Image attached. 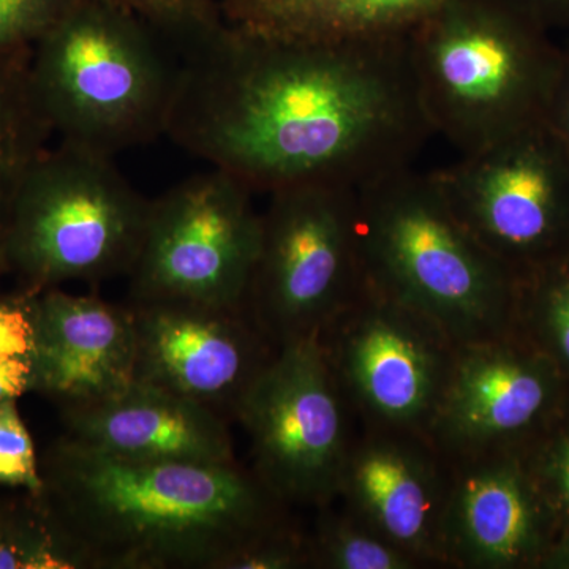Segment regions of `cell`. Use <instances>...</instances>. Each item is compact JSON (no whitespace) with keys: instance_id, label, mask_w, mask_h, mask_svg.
Masks as SVG:
<instances>
[{"instance_id":"obj_1","label":"cell","mask_w":569,"mask_h":569,"mask_svg":"<svg viewBox=\"0 0 569 569\" xmlns=\"http://www.w3.org/2000/svg\"><path fill=\"white\" fill-rule=\"evenodd\" d=\"M407 37L283 40L224 21L179 56L167 134L254 194L362 189L411 167L436 134Z\"/></svg>"},{"instance_id":"obj_2","label":"cell","mask_w":569,"mask_h":569,"mask_svg":"<svg viewBox=\"0 0 569 569\" xmlns=\"http://www.w3.org/2000/svg\"><path fill=\"white\" fill-rule=\"evenodd\" d=\"M41 493L84 568L227 569L290 518V508L238 460L123 459L73 438L52 452Z\"/></svg>"},{"instance_id":"obj_3","label":"cell","mask_w":569,"mask_h":569,"mask_svg":"<svg viewBox=\"0 0 569 569\" xmlns=\"http://www.w3.org/2000/svg\"><path fill=\"white\" fill-rule=\"evenodd\" d=\"M367 282L456 343L515 331L520 277L452 211L436 176L407 167L358 190Z\"/></svg>"},{"instance_id":"obj_4","label":"cell","mask_w":569,"mask_h":569,"mask_svg":"<svg viewBox=\"0 0 569 569\" xmlns=\"http://www.w3.org/2000/svg\"><path fill=\"white\" fill-rule=\"evenodd\" d=\"M170 44L116 3L71 0L29 61L52 132L108 157L167 134L181 70Z\"/></svg>"},{"instance_id":"obj_5","label":"cell","mask_w":569,"mask_h":569,"mask_svg":"<svg viewBox=\"0 0 569 569\" xmlns=\"http://www.w3.org/2000/svg\"><path fill=\"white\" fill-rule=\"evenodd\" d=\"M433 133L460 156L545 121L563 48L496 0H445L407 37Z\"/></svg>"},{"instance_id":"obj_6","label":"cell","mask_w":569,"mask_h":569,"mask_svg":"<svg viewBox=\"0 0 569 569\" xmlns=\"http://www.w3.org/2000/svg\"><path fill=\"white\" fill-rule=\"evenodd\" d=\"M151 201L112 157L61 141L22 174L7 220L3 257L33 293L66 282L130 274Z\"/></svg>"},{"instance_id":"obj_7","label":"cell","mask_w":569,"mask_h":569,"mask_svg":"<svg viewBox=\"0 0 569 569\" xmlns=\"http://www.w3.org/2000/svg\"><path fill=\"white\" fill-rule=\"evenodd\" d=\"M244 307L272 346L313 337L366 283L358 190L307 183L269 193Z\"/></svg>"},{"instance_id":"obj_8","label":"cell","mask_w":569,"mask_h":569,"mask_svg":"<svg viewBox=\"0 0 569 569\" xmlns=\"http://www.w3.org/2000/svg\"><path fill=\"white\" fill-rule=\"evenodd\" d=\"M252 470L288 508L320 509L337 482L358 422L318 336L277 347L236 411Z\"/></svg>"},{"instance_id":"obj_9","label":"cell","mask_w":569,"mask_h":569,"mask_svg":"<svg viewBox=\"0 0 569 569\" xmlns=\"http://www.w3.org/2000/svg\"><path fill=\"white\" fill-rule=\"evenodd\" d=\"M253 194L212 168L151 200L129 274L132 302L244 307L260 244Z\"/></svg>"},{"instance_id":"obj_10","label":"cell","mask_w":569,"mask_h":569,"mask_svg":"<svg viewBox=\"0 0 569 569\" xmlns=\"http://www.w3.org/2000/svg\"><path fill=\"white\" fill-rule=\"evenodd\" d=\"M318 340L359 427L427 437L459 347L436 323L366 279Z\"/></svg>"},{"instance_id":"obj_11","label":"cell","mask_w":569,"mask_h":569,"mask_svg":"<svg viewBox=\"0 0 569 569\" xmlns=\"http://www.w3.org/2000/svg\"><path fill=\"white\" fill-rule=\"evenodd\" d=\"M433 176L460 222L519 277L569 253V151L546 119Z\"/></svg>"},{"instance_id":"obj_12","label":"cell","mask_w":569,"mask_h":569,"mask_svg":"<svg viewBox=\"0 0 569 569\" xmlns=\"http://www.w3.org/2000/svg\"><path fill=\"white\" fill-rule=\"evenodd\" d=\"M568 400L557 367L519 332L466 343L427 438L448 460L520 452Z\"/></svg>"},{"instance_id":"obj_13","label":"cell","mask_w":569,"mask_h":569,"mask_svg":"<svg viewBox=\"0 0 569 569\" xmlns=\"http://www.w3.org/2000/svg\"><path fill=\"white\" fill-rule=\"evenodd\" d=\"M130 309L134 380L193 400L228 422L234 419L276 351L246 307L132 302Z\"/></svg>"},{"instance_id":"obj_14","label":"cell","mask_w":569,"mask_h":569,"mask_svg":"<svg viewBox=\"0 0 569 569\" xmlns=\"http://www.w3.org/2000/svg\"><path fill=\"white\" fill-rule=\"evenodd\" d=\"M559 537L520 452L449 460L447 568L542 569Z\"/></svg>"},{"instance_id":"obj_15","label":"cell","mask_w":569,"mask_h":569,"mask_svg":"<svg viewBox=\"0 0 569 569\" xmlns=\"http://www.w3.org/2000/svg\"><path fill=\"white\" fill-rule=\"evenodd\" d=\"M448 490L449 460L429 438L358 426L336 501L422 568H447L441 530Z\"/></svg>"},{"instance_id":"obj_16","label":"cell","mask_w":569,"mask_h":569,"mask_svg":"<svg viewBox=\"0 0 569 569\" xmlns=\"http://www.w3.org/2000/svg\"><path fill=\"white\" fill-rule=\"evenodd\" d=\"M133 313L96 296H36L33 388L66 410L92 406L134 381Z\"/></svg>"},{"instance_id":"obj_17","label":"cell","mask_w":569,"mask_h":569,"mask_svg":"<svg viewBox=\"0 0 569 569\" xmlns=\"http://www.w3.org/2000/svg\"><path fill=\"white\" fill-rule=\"evenodd\" d=\"M73 440L123 459L236 462L227 419L167 389L134 380L118 395L66 410Z\"/></svg>"},{"instance_id":"obj_18","label":"cell","mask_w":569,"mask_h":569,"mask_svg":"<svg viewBox=\"0 0 569 569\" xmlns=\"http://www.w3.org/2000/svg\"><path fill=\"white\" fill-rule=\"evenodd\" d=\"M445 0H220L223 20L272 39L343 41L407 37Z\"/></svg>"},{"instance_id":"obj_19","label":"cell","mask_w":569,"mask_h":569,"mask_svg":"<svg viewBox=\"0 0 569 569\" xmlns=\"http://www.w3.org/2000/svg\"><path fill=\"white\" fill-rule=\"evenodd\" d=\"M515 331L557 367L569 388V253L520 276Z\"/></svg>"},{"instance_id":"obj_20","label":"cell","mask_w":569,"mask_h":569,"mask_svg":"<svg viewBox=\"0 0 569 569\" xmlns=\"http://www.w3.org/2000/svg\"><path fill=\"white\" fill-rule=\"evenodd\" d=\"M309 531L310 568L421 569L417 559L389 541L339 501L317 509Z\"/></svg>"},{"instance_id":"obj_21","label":"cell","mask_w":569,"mask_h":569,"mask_svg":"<svg viewBox=\"0 0 569 569\" xmlns=\"http://www.w3.org/2000/svg\"><path fill=\"white\" fill-rule=\"evenodd\" d=\"M31 51L0 52V168L31 162L52 132L29 77Z\"/></svg>"},{"instance_id":"obj_22","label":"cell","mask_w":569,"mask_h":569,"mask_svg":"<svg viewBox=\"0 0 569 569\" xmlns=\"http://www.w3.org/2000/svg\"><path fill=\"white\" fill-rule=\"evenodd\" d=\"M520 456L560 537L569 533V400Z\"/></svg>"},{"instance_id":"obj_23","label":"cell","mask_w":569,"mask_h":569,"mask_svg":"<svg viewBox=\"0 0 569 569\" xmlns=\"http://www.w3.org/2000/svg\"><path fill=\"white\" fill-rule=\"evenodd\" d=\"M132 11L178 48L179 56L223 24L220 0H108Z\"/></svg>"},{"instance_id":"obj_24","label":"cell","mask_w":569,"mask_h":569,"mask_svg":"<svg viewBox=\"0 0 569 569\" xmlns=\"http://www.w3.org/2000/svg\"><path fill=\"white\" fill-rule=\"evenodd\" d=\"M310 568L309 531L288 518L272 527L241 552L236 553L227 569H302Z\"/></svg>"},{"instance_id":"obj_25","label":"cell","mask_w":569,"mask_h":569,"mask_svg":"<svg viewBox=\"0 0 569 569\" xmlns=\"http://www.w3.org/2000/svg\"><path fill=\"white\" fill-rule=\"evenodd\" d=\"M0 482L24 486L37 497L43 492L31 436L14 400L0 402Z\"/></svg>"},{"instance_id":"obj_26","label":"cell","mask_w":569,"mask_h":569,"mask_svg":"<svg viewBox=\"0 0 569 569\" xmlns=\"http://www.w3.org/2000/svg\"><path fill=\"white\" fill-rule=\"evenodd\" d=\"M71 0H0V52L32 48Z\"/></svg>"},{"instance_id":"obj_27","label":"cell","mask_w":569,"mask_h":569,"mask_svg":"<svg viewBox=\"0 0 569 569\" xmlns=\"http://www.w3.org/2000/svg\"><path fill=\"white\" fill-rule=\"evenodd\" d=\"M36 346V296L0 302V358L32 356Z\"/></svg>"},{"instance_id":"obj_28","label":"cell","mask_w":569,"mask_h":569,"mask_svg":"<svg viewBox=\"0 0 569 569\" xmlns=\"http://www.w3.org/2000/svg\"><path fill=\"white\" fill-rule=\"evenodd\" d=\"M496 2L516 11L538 28L545 29L546 32L569 29V0H496Z\"/></svg>"},{"instance_id":"obj_29","label":"cell","mask_w":569,"mask_h":569,"mask_svg":"<svg viewBox=\"0 0 569 569\" xmlns=\"http://www.w3.org/2000/svg\"><path fill=\"white\" fill-rule=\"evenodd\" d=\"M546 122L569 151V48H563V59L546 111Z\"/></svg>"},{"instance_id":"obj_30","label":"cell","mask_w":569,"mask_h":569,"mask_svg":"<svg viewBox=\"0 0 569 569\" xmlns=\"http://www.w3.org/2000/svg\"><path fill=\"white\" fill-rule=\"evenodd\" d=\"M33 388L32 356L0 358V402L14 400Z\"/></svg>"},{"instance_id":"obj_31","label":"cell","mask_w":569,"mask_h":569,"mask_svg":"<svg viewBox=\"0 0 569 569\" xmlns=\"http://www.w3.org/2000/svg\"><path fill=\"white\" fill-rule=\"evenodd\" d=\"M33 160H31V162L14 163L9 164V167L0 168V271L7 269L6 257H3V239H6L7 220H9L11 201H13L14 192H17V187L21 181L22 174L26 173V170H28L29 164H31Z\"/></svg>"},{"instance_id":"obj_32","label":"cell","mask_w":569,"mask_h":569,"mask_svg":"<svg viewBox=\"0 0 569 569\" xmlns=\"http://www.w3.org/2000/svg\"><path fill=\"white\" fill-rule=\"evenodd\" d=\"M542 569H569V533L561 535Z\"/></svg>"}]
</instances>
